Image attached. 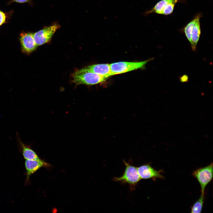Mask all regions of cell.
<instances>
[{"instance_id": "obj_1", "label": "cell", "mask_w": 213, "mask_h": 213, "mask_svg": "<svg viewBox=\"0 0 213 213\" xmlns=\"http://www.w3.org/2000/svg\"><path fill=\"white\" fill-rule=\"evenodd\" d=\"M123 162L125 166L123 175L120 177L113 178V180L122 184H128L129 186L130 190H134L141 180L137 167L127 162L124 160Z\"/></svg>"}, {"instance_id": "obj_2", "label": "cell", "mask_w": 213, "mask_h": 213, "mask_svg": "<svg viewBox=\"0 0 213 213\" xmlns=\"http://www.w3.org/2000/svg\"><path fill=\"white\" fill-rule=\"evenodd\" d=\"M73 82L77 85H92L104 81L106 79L91 71L86 67L75 72L72 75Z\"/></svg>"}, {"instance_id": "obj_3", "label": "cell", "mask_w": 213, "mask_h": 213, "mask_svg": "<svg viewBox=\"0 0 213 213\" xmlns=\"http://www.w3.org/2000/svg\"><path fill=\"white\" fill-rule=\"evenodd\" d=\"M152 59L139 62H120L111 63L110 66L112 76L142 68Z\"/></svg>"}, {"instance_id": "obj_4", "label": "cell", "mask_w": 213, "mask_h": 213, "mask_svg": "<svg viewBox=\"0 0 213 213\" xmlns=\"http://www.w3.org/2000/svg\"><path fill=\"white\" fill-rule=\"evenodd\" d=\"M213 166L212 162L207 166L197 169L192 173V175L199 183L201 188V194H204L206 186L212 180Z\"/></svg>"}, {"instance_id": "obj_5", "label": "cell", "mask_w": 213, "mask_h": 213, "mask_svg": "<svg viewBox=\"0 0 213 213\" xmlns=\"http://www.w3.org/2000/svg\"><path fill=\"white\" fill-rule=\"evenodd\" d=\"M25 165L26 170V178L25 182V185H28L30 183V178L33 174L42 167L49 169L52 165L45 161L40 160H25Z\"/></svg>"}, {"instance_id": "obj_6", "label": "cell", "mask_w": 213, "mask_h": 213, "mask_svg": "<svg viewBox=\"0 0 213 213\" xmlns=\"http://www.w3.org/2000/svg\"><path fill=\"white\" fill-rule=\"evenodd\" d=\"M59 28V25L55 24L33 34L34 38L36 45L37 46L41 45L49 42Z\"/></svg>"}, {"instance_id": "obj_7", "label": "cell", "mask_w": 213, "mask_h": 213, "mask_svg": "<svg viewBox=\"0 0 213 213\" xmlns=\"http://www.w3.org/2000/svg\"><path fill=\"white\" fill-rule=\"evenodd\" d=\"M137 169L141 179H152L155 181L157 178L164 179V176L162 174L163 170H157L149 163L142 165L138 167Z\"/></svg>"}, {"instance_id": "obj_8", "label": "cell", "mask_w": 213, "mask_h": 213, "mask_svg": "<svg viewBox=\"0 0 213 213\" xmlns=\"http://www.w3.org/2000/svg\"><path fill=\"white\" fill-rule=\"evenodd\" d=\"M20 41L22 50L24 53L28 54L35 50L38 46L35 42L33 34L23 33L20 35Z\"/></svg>"}, {"instance_id": "obj_9", "label": "cell", "mask_w": 213, "mask_h": 213, "mask_svg": "<svg viewBox=\"0 0 213 213\" xmlns=\"http://www.w3.org/2000/svg\"><path fill=\"white\" fill-rule=\"evenodd\" d=\"M18 149L25 160H40L41 159L31 147L24 143L20 137L18 133H16Z\"/></svg>"}, {"instance_id": "obj_10", "label": "cell", "mask_w": 213, "mask_h": 213, "mask_svg": "<svg viewBox=\"0 0 213 213\" xmlns=\"http://www.w3.org/2000/svg\"><path fill=\"white\" fill-rule=\"evenodd\" d=\"M86 67L106 79L112 76L110 64H93Z\"/></svg>"}, {"instance_id": "obj_11", "label": "cell", "mask_w": 213, "mask_h": 213, "mask_svg": "<svg viewBox=\"0 0 213 213\" xmlns=\"http://www.w3.org/2000/svg\"><path fill=\"white\" fill-rule=\"evenodd\" d=\"M201 15L198 14L195 23L193 28L191 34V42L190 43L192 50H196V46L199 39L201 33L200 19Z\"/></svg>"}, {"instance_id": "obj_12", "label": "cell", "mask_w": 213, "mask_h": 213, "mask_svg": "<svg viewBox=\"0 0 213 213\" xmlns=\"http://www.w3.org/2000/svg\"><path fill=\"white\" fill-rule=\"evenodd\" d=\"M204 201V194H201L199 198L191 208V212L200 213L201 212Z\"/></svg>"}, {"instance_id": "obj_13", "label": "cell", "mask_w": 213, "mask_h": 213, "mask_svg": "<svg viewBox=\"0 0 213 213\" xmlns=\"http://www.w3.org/2000/svg\"><path fill=\"white\" fill-rule=\"evenodd\" d=\"M198 14L191 21L189 22L184 28V31L185 36L190 43L191 42L192 31L195 23Z\"/></svg>"}, {"instance_id": "obj_14", "label": "cell", "mask_w": 213, "mask_h": 213, "mask_svg": "<svg viewBox=\"0 0 213 213\" xmlns=\"http://www.w3.org/2000/svg\"><path fill=\"white\" fill-rule=\"evenodd\" d=\"M5 14L0 10V26L5 22Z\"/></svg>"}, {"instance_id": "obj_15", "label": "cell", "mask_w": 213, "mask_h": 213, "mask_svg": "<svg viewBox=\"0 0 213 213\" xmlns=\"http://www.w3.org/2000/svg\"><path fill=\"white\" fill-rule=\"evenodd\" d=\"M179 80L181 83L187 82L188 80V77L187 75H184L180 77Z\"/></svg>"}, {"instance_id": "obj_16", "label": "cell", "mask_w": 213, "mask_h": 213, "mask_svg": "<svg viewBox=\"0 0 213 213\" xmlns=\"http://www.w3.org/2000/svg\"><path fill=\"white\" fill-rule=\"evenodd\" d=\"M28 0H14V1L19 3L26 2L28 1Z\"/></svg>"}]
</instances>
